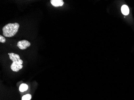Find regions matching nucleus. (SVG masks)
<instances>
[{"mask_svg": "<svg viewBox=\"0 0 134 100\" xmlns=\"http://www.w3.org/2000/svg\"><path fill=\"white\" fill-rule=\"evenodd\" d=\"M28 89V86L26 84L23 83L21 85L20 87V91L21 92L26 91Z\"/></svg>", "mask_w": 134, "mask_h": 100, "instance_id": "obj_6", "label": "nucleus"}, {"mask_svg": "<svg viewBox=\"0 0 134 100\" xmlns=\"http://www.w3.org/2000/svg\"><path fill=\"white\" fill-rule=\"evenodd\" d=\"M6 42V39L2 35H0V42L2 43H4Z\"/></svg>", "mask_w": 134, "mask_h": 100, "instance_id": "obj_8", "label": "nucleus"}, {"mask_svg": "<svg viewBox=\"0 0 134 100\" xmlns=\"http://www.w3.org/2000/svg\"><path fill=\"white\" fill-rule=\"evenodd\" d=\"M31 98V95L30 94H27L23 96L22 100H30Z\"/></svg>", "mask_w": 134, "mask_h": 100, "instance_id": "obj_7", "label": "nucleus"}, {"mask_svg": "<svg viewBox=\"0 0 134 100\" xmlns=\"http://www.w3.org/2000/svg\"><path fill=\"white\" fill-rule=\"evenodd\" d=\"M9 58L12 61V63L11 65V68L14 72H18L23 68V61L20 59V56L17 54L14 53H9Z\"/></svg>", "mask_w": 134, "mask_h": 100, "instance_id": "obj_2", "label": "nucleus"}, {"mask_svg": "<svg viewBox=\"0 0 134 100\" xmlns=\"http://www.w3.org/2000/svg\"><path fill=\"white\" fill-rule=\"evenodd\" d=\"M20 26L19 24L17 23L6 24L2 29L3 35L7 37H13L17 32Z\"/></svg>", "mask_w": 134, "mask_h": 100, "instance_id": "obj_1", "label": "nucleus"}, {"mask_svg": "<svg viewBox=\"0 0 134 100\" xmlns=\"http://www.w3.org/2000/svg\"><path fill=\"white\" fill-rule=\"evenodd\" d=\"M30 45H31V43L29 41L24 40L18 41L17 43V46L20 49L24 50L26 49L27 47L30 46Z\"/></svg>", "mask_w": 134, "mask_h": 100, "instance_id": "obj_3", "label": "nucleus"}, {"mask_svg": "<svg viewBox=\"0 0 134 100\" xmlns=\"http://www.w3.org/2000/svg\"><path fill=\"white\" fill-rule=\"evenodd\" d=\"M50 1L52 5L55 7L62 6L64 4V2L62 0H51Z\"/></svg>", "mask_w": 134, "mask_h": 100, "instance_id": "obj_4", "label": "nucleus"}, {"mask_svg": "<svg viewBox=\"0 0 134 100\" xmlns=\"http://www.w3.org/2000/svg\"><path fill=\"white\" fill-rule=\"evenodd\" d=\"M121 10L122 13L124 15H127L129 13V7L125 4L122 6Z\"/></svg>", "mask_w": 134, "mask_h": 100, "instance_id": "obj_5", "label": "nucleus"}]
</instances>
